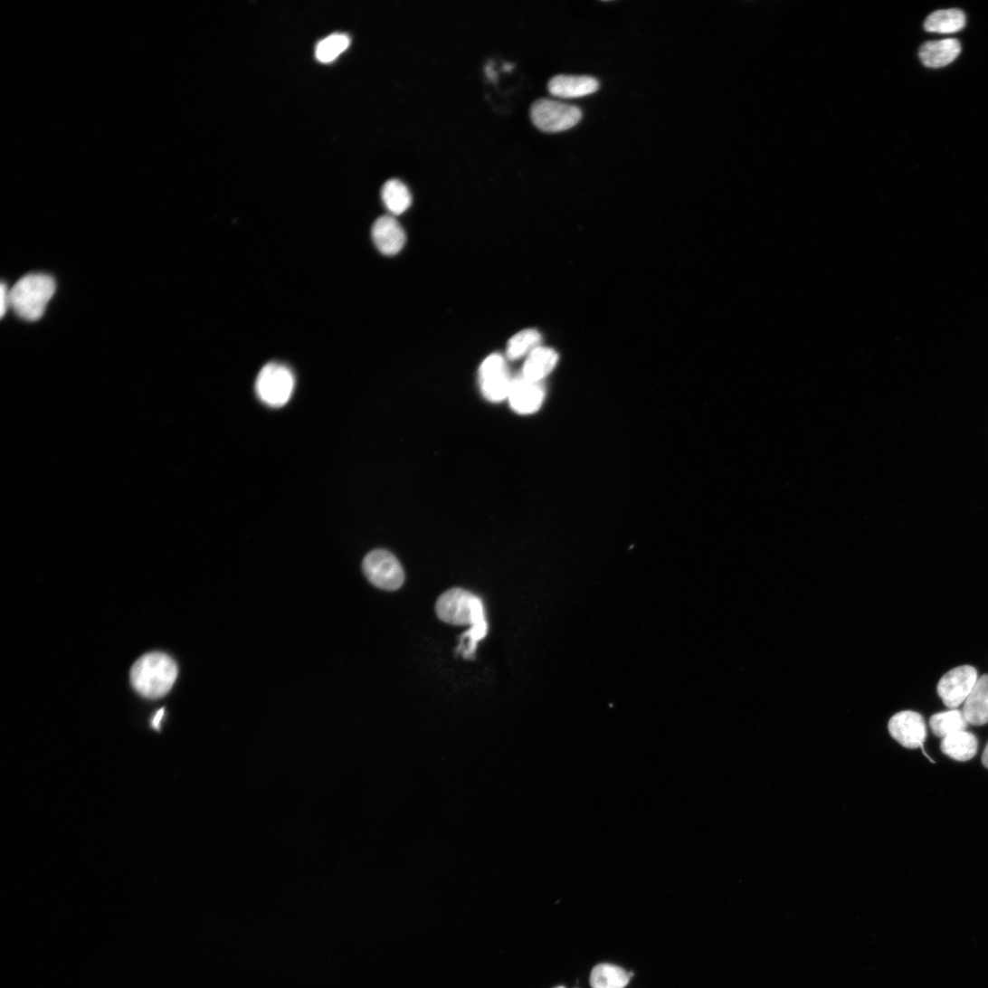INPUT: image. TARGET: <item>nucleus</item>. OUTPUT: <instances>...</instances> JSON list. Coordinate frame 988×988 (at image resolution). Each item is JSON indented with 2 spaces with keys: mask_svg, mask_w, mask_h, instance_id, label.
Listing matches in <instances>:
<instances>
[{
  "mask_svg": "<svg viewBox=\"0 0 988 988\" xmlns=\"http://www.w3.org/2000/svg\"><path fill=\"white\" fill-rule=\"evenodd\" d=\"M178 678V667L166 653L150 652L140 657L130 672L133 688L143 697L157 699L167 695Z\"/></svg>",
  "mask_w": 988,
  "mask_h": 988,
  "instance_id": "1",
  "label": "nucleus"
},
{
  "mask_svg": "<svg viewBox=\"0 0 988 988\" xmlns=\"http://www.w3.org/2000/svg\"><path fill=\"white\" fill-rule=\"evenodd\" d=\"M56 290L54 280L45 274H30L10 290V305L23 318L40 319Z\"/></svg>",
  "mask_w": 988,
  "mask_h": 988,
  "instance_id": "2",
  "label": "nucleus"
},
{
  "mask_svg": "<svg viewBox=\"0 0 988 988\" xmlns=\"http://www.w3.org/2000/svg\"><path fill=\"white\" fill-rule=\"evenodd\" d=\"M438 617L452 625H473L485 620L481 600L461 589H452L443 594L436 603Z\"/></svg>",
  "mask_w": 988,
  "mask_h": 988,
  "instance_id": "3",
  "label": "nucleus"
},
{
  "mask_svg": "<svg viewBox=\"0 0 988 988\" xmlns=\"http://www.w3.org/2000/svg\"><path fill=\"white\" fill-rule=\"evenodd\" d=\"M294 388L295 377L292 371L279 363L266 365L260 372L256 382L258 397L262 403L273 408L285 405L290 400Z\"/></svg>",
  "mask_w": 988,
  "mask_h": 988,
  "instance_id": "4",
  "label": "nucleus"
},
{
  "mask_svg": "<svg viewBox=\"0 0 988 988\" xmlns=\"http://www.w3.org/2000/svg\"><path fill=\"white\" fill-rule=\"evenodd\" d=\"M363 570L368 581L384 591H397L404 583V573L400 562L385 549L370 552L363 561Z\"/></svg>",
  "mask_w": 988,
  "mask_h": 988,
  "instance_id": "5",
  "label": "nucleus"
},
{
  "mask_svg": "<svg viewBox=\"0 0 988 988\" xmlns=\"http://www.w3.org/2000/svg\"><path fill=\"white\" fill-rule=\"evenodd\" d=\"M531 119L540 130L556 133L568 130L578 125L583 119V112L575 106L551 100H540L531 108Z\"/></svg>",
  "mask_w": 988,
  "mask_h": 988,
  "instance_id": "6",
  "label": "nucleus"
},
{
  "mask_svg": "<svg viewBox=\"0 0 988 988\" xmlns=\"http://www.w3.org/2000/svg\"><path fill=\"white\" fill-rule=\"evenodd\" d=\"M513 379L506 359L498 354L488 356L479 369V384L483 396L494 403L508 398Z\"/></svg>",
  "mask_w": 988,
  "mask_h": 988,
  "instance_id": "7",
  "label": "nucleus"
},
{
  "mask_svg": "<svg viewBox=\"0 0 988 988\" xmlns=\"http://www.w3.org/2000/svg\"><path fill=\"white\" fill-rule=\"evenodd\" d=\"M890 736L907 749L924 748L927 736L925 718L917 712L905 710L895 714L888 725Z\"/></svg>",
  "mask_w": 988,
  "mask_h": 988,
  "instance_id": "8",
  "label": "nucleus"
},
{
  "mask_svg": "<svg viewBox=\"0 0 988 988\" xmlns=\"http://www.w3.org/2000/svg\"><path fill=\"white\" fill-rule=\"evenodd\" d=\"M978 680L977 671L971 666L955 668L946 673L937 686L944 704L955 709L964 703Z\"/></svg>",
  "mask_w": 988,
  "mask_h": 988,
  "instance_id": "9",
  "label": "nucleus"
},
{
  "mask_svg": "<svg viewBox=\"0 0 988 988\" xmlns=\"http://www.w3.org/2000/svg\"><path fill=\"white\" fill-rule=\"evenodd\" d=\"M508 399L518 414H533L544 402L545 390L541 382L530 381L521 375L513 379Z\"/></svg>",
  "mask_w": 988,
  "mask_h": 988,
  "instance_id": "10",
  "label": "nucleus"
},
{
  "mask_svg": "<svg viewBox=\"0 0 988 988\" xmlns=\"http://www.w3.org/2000/svg\"><path fill=\"white\" fill-rule=\"evenodd\" d=\"M600 89L599 81L592 76L559 74L548 82L551 95L565 99H580L596 93Z\"/></svg>",
  "mask_w": 988,
  "mask_h": 988,
  "instance_id": "11",
  "label": "nucleus"
},
{
  "mask_svg": "<svg viewBox=\"0 0 988 988\" xmlns=\"http://www.w3.org/2000/svg\"><path fill=\"white\" fill-rule=\"evenodd\" d=\"M372 236L377 250L385 256L399 253L405 242V233L392 216H382L374 223Z\"/></svg>",
  "mask_w": 988,
  "mask_h": 988,
  "instance_id": "12",
  "label": "nucleus"
},
{
  "mask_svg": "<svg viewBox=\"0 0 988 988\" xmlns=\"http://www.w3.org/2000/svg\"><path fill=\"white\" fill-rule=\"evenodd\" d=\"M962 711L969 725L983 726L988 723V675L978 679Z\"/></svg>",
  "mask_w": 988,
  "mask_h": 988,
  "instance_id": "13",
  "label": "nucleus"
},
{
  "mask_svg": "<svg viewBox=\"0 0 988 988\" xmlns=\"http://www.w3.org/2000/svg\"><path fill=\"white\" fill-rule=\"evenodd\" d=\"M960 52L961 45L956 39H945L923 44L919 57L926 67L941 68L952 63Z\"/></svg>",
  "mask_w": 988,
  "mask_h": 988,
  "instance_id": "14",
  "label": "nucleus"
},
{
  "mask_svg": "<svg viewBox=\"0 0 988 988\" xmlns=\"http://www.w3.org/2000/svg\"><path fill=\"white\" fill-rule=\"evenodd\" d=\"M942 752L958 762H967L973 759L978 750L976 736L965 730H961L943 738L941 744Z\"/></svg>",
  "mask_w": 988,
  "mask_h": 988,
  "instance_id": "15",
  "label": "nucleus"
},
{
  "mask_svg": "<svg viewBox=\"0 0 988 988\" xmlns=\"http://www.w3.org/2000/svg\"><path fill=\"white\" fill-rule=\"evenodd\" d=\"M557 354L547 347H538L532 351L526 360L522 375L534 382H541L556 367Z\"/></svg>",
  "mask_w": 988,
  "mask_h": 988,
  "instance_id": "16",
  "label": "nucleus"
},
{
  "mask_svg": "<svg viewBox=\"0 0 988 988\" xmlns=\"http://www.w3.org/2000/svg\"><path fill=\"white\" fill-rule=\"evenodd\" d=\"M966 18L958 9L938 11L932 14L925 23V29L929 33L951 34L964 28Z\"/></svg>",
  "mask_w": 988,
  "mask_h": 988,
  "instance_id": "17",
  "label": "nucleus"
},
{
  "mask_svg": "<svg viewBox=\"0 0 988 988\" xmlns=\"http://www.w3.org/2000/svg\"><path fill=\"white\" fill-rule=\"evenodd\" d=\"M630 979V974L622 967L603 964L593 970L591 985L593 988H624Z\"/></svg>",
  "mask_w": 988,
  "mask_h": 988,
  "instance_id": "18",
  "label": "nucleus"
},
{
  "mask_svg": "<svg viewBox=\"0 0 988 988\" xmlns=\"http://www.w3.org/2000/svg\"><path fill=\"white\" fill-rule=\"evenodd\" d=\"M382 199L385 207L394 214L404 213L412 203L408 188L397 179L389 180L384 185Z\"/></svg>",
  "mask_w": 988,
  "mask_h": 988,
  "instance_id": "19",
  "label": "nucleus"
},
{
  "mask_svg": "<svg viewBox=\"0 0 988 988\" xmlns=\"http://www.w3.org/2000/svg\"><path fill=\"white\" fill-rule=\"evenodd\" d=\"M968 725L963 711L956 708L937 713L930 719V727L934 734L942 738L955 732L965 730Z\"/></svg>",
  "mask_w": 988,
  "mask_h": 988,
  "instance_id": "20",
  "label": "nucleus"
},
{
  "mask_svg": "<svg viewBox=\"0 0 988 988\" xmlns=\"http://www.w3.org/2000/svg\"><path fill=\"white\" fill-rule=\"evenodd\" d=\"M351 39L345 33H335L321 40L316 46L315 55L318 61L328 63L335 61L348 49Z\"/></svg>",
  "mask_w": 988,
  "mask_h": 988,
  "instance_id": "21",
  "label": "nucleus"
},
{
  "mask_svg": "<svg viewBox=\"0 0 988 988\" xmlns=\"http://www.w3.org/2000/svg\"><path fill=\"white\" fill-rule=\"evenodd\" d=\"M541 342L540 334L534 328L524 329L514 336L508 344L507 355L510 360L528 356Z\"/></svg>",
  "mask_w": 988,
  "mask_h": 988,
  "instance_id": "22",
  "label": "nucleus"
},
{
  "mask_svg": "<svg viewBox=\"0 0 988 988\" xmlns=\"http://www.w3.org/2000/svg\"><path fill=\"white\" fill-rule=\"evenodd\" d=\"M10 305V290L5 283L0 286V315L5 317Z\"/></svg>",
  "mask_w": 988,
  "mask_h": 988,
  "instance_id": "23",
  "label": "nucleus"
},
{
  "mask_svg": "<svg viewBox=\"0 0 988 988\" xmlns=\"http://www.w3.org/2000/svg\"><path fill=\"white\" fill-rule=\"evenodd\" d=\"M163 716H164V708L159 709L158 712L155 715V717H154V718L152 720V726L154 727V728H156V729L159 728L160 721L162 720Z\"/></svg>",
  "mask_w": 988,
  "mask_h": 988,
  "instance_id": "24",
  "label": "nucleus"
},
{
  "mask_svg": "<svg viewBox=\"0 0 988 988\" xmlns=\"http://www.w3.org/2000/svg\"><path fill=\"white\" fill-rule=\"evenodd\" d=\"M982 763L983 766L988 769V744L983 753Z\"/></svg>",
  "mask_w": 988,
  "mask_h": 988,
  "instance_id": "25",
  "label": "nucleus"
},
{
  "mask_svg": "<svg viewBox=\"0 0 988 988\" xmlns=\"http://www.w3.org/2000/svg\"><path fill=\"white\" fill-rule=\"evenodd\" d=\"M555 988H565V987L564 986H557V987H555Z\"/></svg>",
  "mask_w": 988,
  "mask_h": 988,
  "instance_id": "26",
  "label": "nucleus"
}]
</instances>
